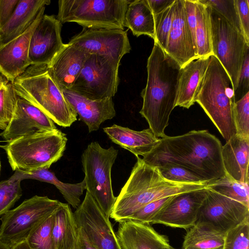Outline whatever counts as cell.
Masks as SVG:
<instances>
[{
  "label": "cell",
  "instance_id": "6da1fadb",
  "mask_svg": "<svg viewBox=\"0 0 249 249\" xmlns=\"http://www.w3.org/2000/svg\"><path fill=\"white\" fill-rule=\"evenodd\" d=\"M222 147L219 140L207 130H192L177 136L165 135L142 159L157 167L180 166L203 181L212 182L226 176Z\"/></svg>",
  "mask_w": 249,
  "mask_h": 249
},
{
  "label": "cell",
  "instance_id": "7a4b0ae2",
  "mask_svg": "<svg viewBox=\"0 0 249 249\" xmlns=\"http://www.w3.org/2000/svg\"><path fill=\"white\" fill-rule=\"evenodd\" d=\"M181 67L154 42L147 59V79L141 91L143 99L140 111L156 137H164L170 114L176 107Z\"/></svg>",
  "mask_w": 249,
  "mask_h": 249
},
{
  "label": "cell",
  "instance_id": "3957f363",
  "mask_svg": "<svg viewBox=\"0 0 249 249\" xmlns=\"http://www.w3.org/2000/svg\"><path fill=\"white\" fill-rule=\"evenodd\" d=\"M122 187L110 217L118 223L154 201L180 194L205 189L211 182H180L164 178L157 167L146 163L139 156Z\"/></svg>",
  "mask_w": 249,
  "mask_h": 249
},
{
  "label": "cell",
  "instance_id": "277c9868",
  "mask_svg": "<svg viewBox=\"0 0 249 249\" xmlns=\"http://www.w3.org/2000/svg\"><path fill=\"white\" fill-rule=\"evenodd\" d=\"M224 140L236 134L234 121V90L227 72L213 55L195 98Z\"/></svg>",
  "mask_w": 249,
  "mask_h": 249
},
{
  "label": "cell",
  "instance_id": "5b68a950",
  "mask_svg": "<svg viewBox=\"0 0 249 249\" xmlns=\"http://www.w3.org/2000/svg\"><path fill=\"white\" fill-rule=\"evenodd\" d=\"M18 96L39 108L64 127L77 120V114L51 77L46 65H31L12 83Z\"/></svg>",
  "mask_w": 249,
  "mask_h": 249
},
{
  "label": "cell",
  "instance_id": "8992f818",
  "mask_svg": "<svg viewBox=\"0 0 249 249\" xmlns=\"http://www.w3.org/2000/svg\"><path fill=\"white\" fill-rule=\"evenodd\" d=\"M68 139L57 128L22 136L2 146L13 171L48 169L63 156Z\"/></svg>",
  "mask_w": 249,
  "mask_h": 249
},
{
  "label": "cell",
  "instance_id": "52a82bcc",
  "mask_svg": "<svg viewBox=\"0 0 249 249\" xmlns=\"http://www.w3.org/2000/svg\"><path fill=\"white\" fill-rule=\"evenodd\" d=\"M131 0H60L57 19L83 28L124 30L125 15Z\"/></svg>",
  "mask_w": 249,
  "mask_h": 249
},
{
  "label": "cell",
  "instance_id": "ba28073f",
  "mask_svg": "<svg viewBox=\"0 0 249 249\" xmlns=\"http://www.w3.org/2000/svg\"><path fill=\"white\" fill-rule=\"evenodd\" d=\"M118 151L113 146L105 149L95 142L89 143L81 159L86 190L108 218L115 202L111 172Z\"/></svg>",
  "mask_w": 249,
  "mask_h": 249
},
{
  "label": "cell",
  "instance_id": "9c48e42d",
  "mask_svg": "<svg viewBox=\"0 0 249 249\" xmlns=\"http://www.w3.org/2000/svg\"><path fill=\"white\" fill-rule=\"evenodd\" d=\"M61 203L47 196L36 195L25 199L0 218V241L11 249L26 240L32 230L53 214Z\"/></svg>",
  "mask_w": 249,
  "mask_h": 249
},
{
  "label": "cell",
  "instance_id": "30bf717a",
  "mask_svg": "<svg viewBox=\"0 0 249 249\" xmlns=\"http://www.w3.org/2000/svg\"><path fill=\"white\" fill-rule=\"evenodd\" d=\"M207 7L211 21L213 53L230 77L234 91L249 43L243 35L221 14L212 7Z\"/></svg>",
  "mask_w": 249,
  "mask_h": 249
},
{
  "label": "cell",
  "instance_id": "8fae6325",
  "mask_svg": "<svg viewBox=\"0 0 249 249\" xmlns=\"http://www.w3.org/2000/svg\"><path fill=\"white\" fill-rule=\"evenodd\" d=\"M120 65L109 56L89 54L70 90L92 100L112 98L119 83Z\"/></svg>",
  "mask_w": 249,
  "mask_h": 249
},
{
  "label": "cell",
  "instance_id": "7c38bea8",
  "mask_svg": "<svg viewBox=\"0 0 249 249\" xmlns=\"http://www.w3.org/2000/svg\"><path fill=\"white\" fill-rule=\"evenodd\" d=\"M249 218V207L206 189L196 223L209 225L226 233Z\"/></svg>",
  "mask_w": 249,
  "mask_h": 249
},
{
  "label": "cell",
  "instance_id": "4fadbf2b",
  "mask_svg": "<svg viewBox=\"0 0 249 249\" xmlns=\"http://www.w3.org/2000/svg\"><path fill=\"white\" fill-rule=\"evenodd\" d=\"M73 214L77 226L97 249H122L109 218L88 191Z\"/></svg>",
  "mask_w": 249,
  "mask_h": 249
},
{
  "label": "cell",
  "instance_id": "5bb4252c",
  "mask_svg": "<svg viewBox=\"0 0 249 249\" xmlns=\"http://www.w3.org/2000/svg\"><path fill=\"white\" fill-rule=\"evenodd\" d=\"M68 43L89 54L109 56L119 62L131 49L127 32L117 29L83 28Z\"/></svg>",
  "mask_w": 249,
  "mask_h": 249
},
{
  "label": "cell",
  "instance_id": "9a60e30c",
  "mask_svg": "<svg viewBox=\"0 0 249 249\" xmlns=\"http://www.w3.org/2000/svg\"><path fill=\"white\" fill-rule=\"evenodd\" d=\"M62 23L53 15L44 14L31 36L29 59L31 65L48 66L65 46L61 32Z\"/></svg>",
  "mask_w": 249,
  "mask_h": 249
},
{
  "label": "cell",
  "instance_id": "2e32d148",
  "mask_svg": "<svg viewBox=\"0 0 249 249\" xmlns=\"http://www.w3.org/2000/svg\"><path fill=\"white\" fill-rule=\"evenodd\" d=\"M206 195L205 188L175 196L150 224H161L185 229L190 228L196 223L199 209Z\"/></svg>",
  "mask_w": 249,
  "mask_h": 249
},
{
  "label": "cell",
  "instance_id": "e0dca14e",
  "mask_svg": "<svg viewBox=\"0 0 249 249\" xmlns=\"http://www.w3.org/2000/svg\"><path fill=\"white\" fill-rule=\"evenodd\" d=\"M56 128L54 123L44 112L18 96L12 119L0 136L8 142L22 136Z\"/></svg>",
  "mask_w": 249,
  "mask_h": 249
},
{
  "label": "cell",
  "instance_id": "ac0fdd59",
  "mask_svg": "<svg viewBox=\"0 0 249 249\" xmlns=\"http://www.w3.org/2000/svg\"><path fill=\"white\" fill-rule=\"evenodd\" d=\"M40 10L28 29L18 37L0 47V72L9 82L14 81L31 65L29 59L30 42L33 33L44 14Z\"/></svg>",
  "mask_w": 249,
  "mask_h": 249
},
{
  "label": "cell",
  "instance_id": "d6986e66",
  "mask_svg": "<svg viewBox=\"0 0 249 249\" xmlns=\"http://www.w3.org/2000/svg\"><path fill=\"white\" fill-rule=\"evenodd\" d=\"M165 52L181 68L198 58L186 21L184 0H176L173 20Z\"/></svg>",
  "mask_w": 249,
  "mask_h": 249
},
{
  "label": "cell",
  "instance_id": "ffe728a7",
  "mask_svg": "<svg viewBox=\"0 0 249 249\" xmlns=\"http://www.w3.org/2000/svg\"><path fill=\"white\" fill-rule=\"evenodd\" d=\"M116 234L122 249H175L167 236L149 224L132 220L121 222Z\"/></svg>",
  "mask_w": 249,
  "mask_h": 249
},
{
  "label": "cell",
  "instance_id": "44dd1931",
  "mask_svg": "<svg viewBox=\"0 0 249 249\" xmlns=\"http://www.w3.org/2000/svg\"><path fill=\"white\" fill-rule=\"evenodd\" d=\"M89 54L68 43L54 58L48 72L61 90L71 88Z\"/></svg>",
  "mask_w": 249,
  "mask_h": 249
},
{
  "label": "cell",
  "instance_id": "7402d4cb",
  "mask_svg": "<svg viewBox=\"0 0 249 249\" xmlns=\"http://www.w3.org/2000/svg\"><path fill=\"white\" fill-rule=\"evenodd\" d=\"M62 91L71 107L79 116V120L88 126L89 132L97 131L102 123L115 116L112 98L92 100L70 89Z\"/></svg>",
  "mask_w": 249,
  "mask_h": 249
},
{
  "label": "cell",
  "instance_id": "603a6c76",
  "mask_svg": "<svg viewBox=\"0 0 249 249\" xmlns=\"http://www.w3.org/2000/svg\"><path fill=\"white\" fill-rule=\"evenodd\" d=\"M226 174L242 183H249V136L236 134L222 147Z\"/></svg>",
  "mask_w": 249,
  "mask_h": 249
},
{
  "label": "cell",
  "instance_id": "cb8c5ba5",
  "mask_svg": "<svg viewBox=\"0 0 249 249\" xmlns=\"http://www.w3.org/2000/svg\"><path fill=\"white\" fill-rule=\"evenodd\" d=\"M50 0H19L8 21L0 29V47L24 33Z\"/></svg>",
  "mask_w": 249,
  "mask_h": 249
},
{
  "label": "cell",
  "instance_id": "d4e9b609",
  "mask_svg": "<svg viewBox=\"0 0 249 249\" xmlns=\"http://www.w3.org/2000/svg\"><path fill=\"white\" fill-rule=\"evenodd\" d=\"M210 60V56L199 57L181 68L176 107L188 109L194 104Z\"/></svg>",
  "mask_w": 249,
  "mask_h": 249
},
{
  "label": "cell",
  "instance_id": "484cf974",
  "mask_svg": "<svg viewBox=\"0 0 249 249\" xmlns=\"http://www.w3.org/2000/svg\"><path fill=\"white\" fill-rule=\"evenodd\" d=\"M103 130L113 142L136 157L143 156L148 153L160 139L149 128L137 131L114 124L104 128Z\"/></svg>",
  "mask_w": 249,
  "mask_h": 249
},
{
  "label": "cell",
  "instance_id": "4316f807",
  "mask_svg": "<svg viewBox=\"0 0 249 249\" xmlns=\"http://www.w3.org/2000/svg\"><path fill=\"white\" fill-rule=\"evenodd\" d=\"M77 229L74 214L70 205L61 202L54 213L52 228L55 249H76Z\"/></svg>",
  "mask_w": 249,
  "mask_h": 249
},
{
  "label": "cell",
  "instance_id": "83f0119b",
  "mask_svg": "<svg viewBox=\"0 0 249 249\" xmlns=\"http://www.w3.org/2000/svg\"><path fill=\"white\" fill-rule=\"evenodd\" d=\"M11 177L21 181L25 179H33L51 183L56 187L66 201L74 209H77L80 204V197L86 189L84 180L77 183H64L59 180L54 173L48 169H40L28 172L17 170Z\"/></svg>",
  "mask_w": 249,
  "mask_h": 249
},
{
  "label": "cell",
  "instance_id": "f1b7e54d",
  "mask_svg": "<svg viewBox=\"0 0 249 249\" xmlns=\"http://www.w3.org/2000/svg\"><path fill=\"white\" fill-rule=\"evenodd\" d=\"M124 27L137 37L146 35L155 39L154 16L147 0H131L125 15Z\"/></svg>",
  "mask_w": 249,
  "mask_h": 249
},
{
  "label": "cell",
  "instance_id": "f546056e",
  "mask_svg": "<svg viewBox=\"0 0 249 249\" xmlns=\"http://www.w3.org/2000/svg\"><path fill=\"white\" fill-rule=\"evenodd\" d=\"M226 233L203 223H196L186 233L182 249H222Z\"/></svg>",
  "mask_w": 249,
  "mask_h": 249
},
{
  "label": "cell",
  "instance_id": "4dcf8cb0",
  "mask_svg": "<svg viewBox=\"0 0 249 249\" xmlns=\"http://www.w3.org/2000/svg\"><path fill=\"white\" fill-rule=\"evenodd\" d=\"M196 38L197 56L208 57L213 55L211 42V27L207 6L196 0Z\"/></svg>",
  "mask_w": 249,
  "mask_h": 249
},
{
  "label": "cell",
  "instance_id": "1f68e13d",
  "mask_svg": "<svg viewBox=\"0 0 249 249\" xmlns=\"http://www.w3.org/2000/svg\"><path fill=\"white\" fill-rule=\"evenodd\" d=\"M206 189L249 207V184L238 182L226 174L224 177L209 183Z\"/></svg>",
  "mask_w": 249,
  "mask_h": 249
},
{
  "label": "cell",
  "instance_id": "d6a6232c",
  "mask_svg": "<svg viewBox=\"0 0 249 249\" xmlns=\"http://www.w3.org/2000/svg\"><path fill=\"white\" fill-rule=\"evenodd\" d=\"M55 212L30 232L26 239L30 249H55L52 237Z\"/></svg>",
  "mask_w": 249,
  "mask_h": 249
},
{
  "label": "cell",
  "instance_id": "836d02e7",
  "mask_svg": "<svg viewBox=\"0 0 249 249\" xmlns=\"http://www.w3.org/2000/svg\"><path fill=\"white\" fill-rule=\"evenodd\" d=\"M18 96L12 82L7 81L0 89V129L4 130L9 124Z\"/></svg>",
  "mask_w": 249,
  "mask_h": 249
},
{
  "label": "cell",
  "instance_id": "e575fe53",
  "mask_svg": "<svg viewBox=\"0 0 249 249\" xmlns=\"http://www.w3.org/2000/svg\"><path fill=\"white\" fill-rule=\"evenodd\" d=\"M21 181L11 177L0 181V216L10 210L22 196Z\"/></svg>",
  "mask_w": 249,
  "mask_h": 249
},
{
  "label": "cell",
  "instance_id": "d590c367",
  "mask_svg": "<svg viewBox=\"0 0 249 249\" xmlns=\"http://www.w3.org/2000/svg\"><path fill=\"white\" fill-rule=\"evenodd\" d=\"M175 1L165 10L154 15L155 37L157 43L165 51L169 35L171 29L175 9Z\"/></svg>",
  "mask_w": 249,
  "mask_h": 249
},
{
  "label": "cell",
  "instance_id": "8d00e7d4",
  "mask_svg": "<svg viewBox=\"0 0 249 249\" xmlns=\"http://www.w3.org/2000/svg\"><path fill=\"white\" fill-rule=\"evenodd\" d=\"M249 218L228 231L222 249H249Z\"/></svg>",
  "mask_w": 249,
  "mask_h": 249
},
{
  "label": "cell",
  "instance_id": "74e56055",
  "mask_svg": "<svg viewBox=\"0 0 249 249\" xmlns=\"http://www.w3.org/2000/svg\"><path fill=\"white\" fill-rule=\"evenodd\" d=\"M199 1L218 12L243 35L234 0H199Z\"/></svg>",
  "mask_w": 249,
  "mask_h": 249
},
{
  "label": "cell",
  "instance_id": "f35d334b",
  "mask_svg": "<svg viewBox=\"0 0 249 249\" xmlns=\"http://www.w3.org/2000/svg\"><path fill=\"white\" fill-rule=\"evenodd\" d=\"M174 196H170L151 202L137 210L126 220L149 225L151 220L171 202Z\"/></svg>",
  "mask_w": 249,
  "mask_h": 249
},
{
  "label": "cell",
  "instance_id": "ab89813d",
  "mask_svg": "<svg viewBox=\"0 0 249 249\" xmlns=\"http://www.w3.org/2000/svg\"><path fill=\"white\" fill-rule=\"evenodd\" d=\"M233 114L236 134L249 136V92L235 102Z\"/></svg>",
  "mask_w": 249,
  "mask_h": 249
},
{
  "label": "cell",
  "instance_id": "60d3db41",
  "mask_svg": "<svg viewBox=\"0 0 249 249\" xmlns=\"http://www.w3.org/2000/svg\"><path fill=\"white\" fill-rule=\"evenodd\" d=\"M162 176L169 180L189 183L207 182L200 179L187 169L174 165H166L158 167Z\"/></svg>",
  "mask_w": 249,
  "mask_h": 249
},
{
  "label": "cell",
  "instance_id": "b9f144b4",
  "mask_svg": "<svg viewBox=\"0 0 249 249\" xmlns=\"http://www.w3.org/2000/svg\"><path fill=\"white\" fill-rule=\"evenodd\" d=\"M249 92V48L246 52L237 85L234 91L235 102Z\"/></svg>",
  "mask_w": 249,
  "mask_h": 249
},
{
  "label": "cell",
  "instance_id": "7bdbcfd3",
  "mask_svg": "<svg viewBox=\"0 0 249 249\" xmlns=\"http://www.w3.org/2000/svg\"><path fill=\"white\" fill-rule=\"evenodd\" d=\"M242 32L249 43V0H234Z\"/></svg>",
  "mask_w": 249,
  "mask_h": 249
},
{
  "label": "cell",
  "instance_id": "ee69618b",
  "mask_svg": "<svg viewBox=\"0 0 249 249\" xmlns=\"http://www.w3.org/2000/svg\"><path fill=\"white\" fill-rule=\"evenodd\" d=\"M184 5L186 21L192 35L195 51L198 57L196 38V0H184Z\"/></svg>",
  "mask_w": 249,
  "mask_h": 249
},
{
  "label": "cell",
  "instance_id": "f6af8a7d",
  "mask_svg": "<svg viewBox=\"0 0 249 249\" xmlns=\"http://www.w3.org/2000/svg\"><path fill=\"white\" fill-rule=\"evenodd\" d=\"M19 0H0V29L13 15Z\"/></svg>",
  "mask_w": 249,
  "mask_h": 249
},
{
  "label": "cell",
  "instance_id": "bcb514c9",
  "mask_svg": "<svg viewBox=\"0 0 249 249\" xmlns=\"http://www.w3.org/2000/svg\"><path fill=\"white\" fill-rule=\"evenodd\" d=\"M153 15L160 13L170 6L175 0H147Z\"/></svg>",
  "mask_w": 249,
  "mask_h": 249
},
{
  "label": "cell",
  "instance_id": "7dc6e473",
  "mask_svg": "<svg viewBox=\"0 0 249 249\" xmlns=\"http://www.w3.org/2000/svg\"><path fill=\"white\" fill-rule=\"evenodd\" d=\"M77 227V244L76 249H97L89 242L83 229L78 226Z\"/></svg>",
  "mask_w": 249,
  "mask_h": 249
},
{
  "label": "cell",
  "instance_id": "c3c4849f",
  "mask_svg": "<svg viewBox=\"0 0 249 249\" xmlns=\"http://www.w3.org/2000/svg\"><path fill=\"white\" fill-rule=\"evenodd\" d=\"M11 249H30L26 240H24L14 246Z\"/></svg>",
  "mask_w": 249,
  "mask_h": 249
},
{
  "label": "cell",
  "instance_id": "681fc988",
  "mask_svg": "<svg viewBox=\"0 0 249 249\" xmlns=\"http://www.w3.org/2000/svg\"><path fill=\"white\" fill-rule=\"evenodd\" d=\"M7 80L5 78H2L0 75V89L2 87V86L4 84V83L7 81Z\"/></svg>",
  "mask_w": 249,
  "mask_h": 249
},
{
  "label": "cell",
  "instance_id": "f907efd6",
  "mask_svg": "<svg viewBox=\"0 0 249 249\" xmlns=\"http://www.w3.org/2000/svg\"><path fill=\"white\" fill-rule=\"evenodd\" d=\"M0 249H10L7 246L0 241Z\"/></svg>",
  "mask_w": 249,
  "mask_h": 249
},
{
  "label": "cell",
  "instance_id": "816d5d0a",
  "mask_svg": "<svg viewBox=\"0 0 249 249\" xmlns=\"http://www.w3.org/2000/svg\"><path fill=\"white\" fill-rule=\"evenodd\" d=\"M0 169H1V163H0Z\"/></svg>",
  "mask_w": 249,
  "mask_h": 249
}]
</instances>
